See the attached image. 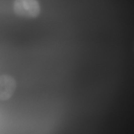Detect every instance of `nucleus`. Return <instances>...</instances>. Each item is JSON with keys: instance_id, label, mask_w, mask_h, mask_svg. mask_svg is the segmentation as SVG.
<instances>
[{"instance_id": "obj_1", "label": "nucleus", "mask_w": 134, "mask_h": 134, "mask_svg": "<svg viewBox=\"0 0 134 134\" xmlns=\"http://www.w3.org/2000/svg\"><path fill=\"white\" fill-rule=\"evenodd\" d=\"M13 9L18 16L26 18H35L41 13L37 0H15Z\"/></svg>"}, {"instance_id": "obj_2", "label": "nucleus", "mask_w": 134, "mask_h": 134, "mask_svg": "<svg viewBox=\"0 0 134 134\" xmlns=\"http://www.w3.org/2000/svg\"><path fill=\"white\" fill-rule=\"evenodd\" d=\"M16 88V81L12 76L6 75L0 76V100L9 99L14 94Z\"/></svg>"}]
</instances>
